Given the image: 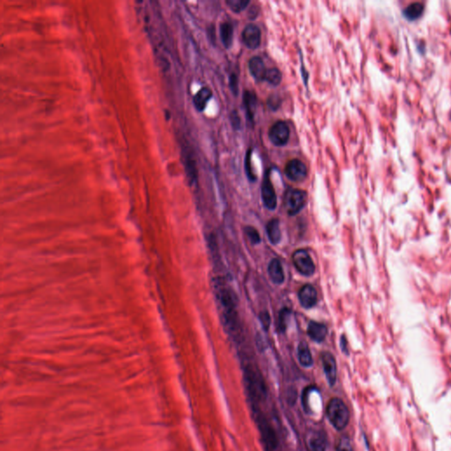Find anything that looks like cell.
<instances>
[{"mask_svg":"<svg viewBox=\"0 0 451 451\" xmlns=\"http://www.w3.org/2000/svg\"><path fill=\"white\" fill-rule=\"evenodd\" d=\"M214 292L219 307L222 309V320L226 327L230 331L234 330L237 318V298L234 290L222 279H218L214 285Z\"/></svg>","mask_w":451,"mask_h":451,"instance_id":"6da1fadb","label":"cell"},{"mask_svg":"<svg viewBox=\"0 0 451 451\" xmlns=\"http://www.w3.org/2000/svg\"><path fill=\"white\" fill-rule=\"evenodd\" d=\"M326 416L329 422L336 430H344L350 421V412L344 401L339 398H333L326 406Z\"/></svg>","mask_w":451,"mask_h":451,"instance_id":"7a4b0ae2","label":"cell"},{"mask_svg":"<svg viewBox=\"0 0 451 451\" xmlns=\"http://www.w3.org/2000/svg\"><path fill=\"white\" fill-rule=\"evenodd\" d=\"M244 381L252 399L261 400L266 397V387L261 374L252 366L244 369Z\"/></svg>","mask_w":451,"mask_h":451,"instance_id":"3957f363","label":"cell"},{"mask_svg":"<svg viewBox=\"0 0 451 451\" xmlns=\"http://www.w3.org/2000/svg\"><path fill=\"white\" fill-rule=\"evenodd\" d=\"M308 194L301 189H289L285 195V207L291 216L299 214L307 204Z\"/></svg>","mask_w":451,"mask_h":451,"instance_id":"277c9868","label":"cell"},{"mask_svg":"<svg viewBox=\"0 0 451 451\" xmlns=\"http://www.w3.org/2000/svg\"><path fill=\"white\" fill-rule=\"evenodd\" d=\"M293 263L300 274L309 277L315 273L316 266L310 255L305 250H297L292 256Z\"/></svg>","mask_w":451,"mask_h":451,"instance_id":"5b68a950","label":"cell"},{"mask_svg":"<svg viewBox=\"0 0 451 451\" xmlns=\"http://www.w3.org/2000/svg\"><path fill=\"white\" fill-rule=\"evenodd\" d=\"M290 131L287 123L282 121L275 123L269 131V139L276 147H283L289 140Z\"/></svg>","mask_w":451,"mask_h":451,"instance_id":"8992f818","label":"cell"},{"mask_svg":"<svg viewBox=\"0 0 451 451\" xmlns=\"http://www.w3.org/2000/svg\"><path fill=\"white\" fill-rule=\"evenodd\" d=\"M285 174L288 179L294 182H301L308 175V170L303 162L295 159L287 163L285 168Z\"/></svg>","mask_w":451,"mask_h":451,"instance_id":"52a82bcc","label":"cell"},{"mask_svg":"<svg viewBox=\"0 0 451 451\" xmlns=\"http://www.w3.org/2000/svg\"><path fill=\"white\" fill-rule=\"evenodd\" d=\"M324 374L331 387L335 385L337 382V362L336 359L330 352H324L321 356Z\"/></svg>","mask_w":451,"mask_h":451,"instance_id":"ba28073f","label":"cell"},{"mask_svg":"<svg viewBox=\"0 0 451 451\" xmlns=\"http://www.w3.org/2000/svg\"><path fill=\"white\" fill-rule=\"evenodd\" d=\"M262 199L263 205L267 209L274 210L277 206V196L274 187L272 185L269 173L267 172L263 178L262 185Z\"/></svg>","mask_w":451,"mask_h":451,"instance_id":"9c48e42d","label":"cell"},{"mask_svg":"<svg viewBox=\"0 0 451 451\" xmlns=\"http://www.w3.org/2000/svg\"><path fill=\"white\" fill-rule=\"evenodd\" d=\"M242 39L249 49L259 48L261 41V31L259 27L255 24L247 25L242 32Z\"/></svg>","mask_w":451,"mask_h":451,"instance_id":"30bf717a","label":"cell"},{"mask_svg":"<svg viewBox=\"0 0 451 451\" xmlns=\"http://www.w3.org/2000/svg\"><path fill=\"white\" fill-rule=\"evenodd\" d=\"M298 297L300 303L304 308H313L316 306L317 302V293L316 288L309 284L304 285L303 287L300 289Z\"/></svg>","mask_w":451,"mask_h":451,"instance_id":"8fae6325","label":"cell"},{"mask_svg":"<svg viewBox=\"0 0 451 451\" xmlns=\"http://www.w3.org/2000/svg\"><path fill=\"white\" fill-rule=\"evenodd\" d=\"M257 423L259 425V430L261 432L263 435V438L265 441V443L272 449H277L278 447V440L276 435H274V432L272 431L271 426L268 424L265 418L263 417H258Z\"/></svg>","mask_w":451,"mask_h":451,"instance_id":"7c38bea8","label":"cell"},{"mask_svg":"<svg viewBox=\"0 0 451 451\" xmlns=\"http://www.w3.org/2000/svg\"><path fill=\"white\" fill-rule=\"evenodd\" d=\"M268 274L272 283L275 285H281L285 281V273L283 267L279 259H273L268 266Z\"/></svg>","mask_w":451,"mask_h":451,"instance_id":"4fadbf2b","label":"cell"},{"mask_svg":"<svg viewBox=\"0 0 451 451\" xmlns=\"http://www.w3.org/2000/svg\"><path fill=\"white\" fill-rule=\"evenodd\" d=\"M308 446L310 451H326V436L322 431H314L308 437Z\"/></svg>","mask_w":451,"mask_h":451,"instance_id":"5bb4252c","label":"cell"},{"mask_svg":"<svg viewBox=\"0 0 451 451\" xmlns=\"http://www.w3.org/2000/svg\"><path fill=\"white\" fill-rule=\"evenodd\" d=\"M327 333H328V329L325 324L317 323L315 321H311L308 324V334L312 340L316 341L317 343H321L325 339Z\"/></svg>","mask_w":451,"mask_h":451,"instance_id":"9a60e30c","label":"cell"},{"mask_svg":"<svg viewBox=\"0 0 451 451\" xmlns=\"http://www.w3.org/2000/svg\"><path fill=\"white\" fill-rule=\"evenodd\" d=\"M249 68L251 75L257 81H263L265 78L267 69L263 59L259 57H254L249 62Z\"/></svg>","mask_w":451,"mask_h":451,"instance_id":"2e32d148","label":"cell"},{"mask_svg":"<svg viewBox=\"0 0 451 451\" xmlns=\"http://www.w3.org/2000/svg\"><path fill=\"white\" fill-rule=\"evenodd\" d=\"M298 360L300 364L304 368H310L314 363L310 349L304 341L301 342L298 345Z\"/></svg>","mask_w":451,"mask_h":451,"instance_id":"e0dca14e","label":"cell"},{"mask_svg":"<svg viewBox=\"0 0 451 451\" xmlns=\"http://www.w3.org/2000/svg\"><path fill=\"white\" fill-rule=\"evenodd\" d=\"M266 232L268 238L272 244H278L281 240V230L279 227V221L278 219H272L266 225Z\"/></svg>","mask_w":451,"mask_h":451,"instance_id":"ac0fdd59","label":"cell"},{"mask_svg":"<svg viewBox=\"0 0 451 451\" xmlns=\"http://www.w3.org/2000/svg\"><path fill=\"white\" fill-rule=\"evenodd\" d=\"M212 96H213V93L207 87H203L202 89L198 91L193 99L195 107L197 108V111H204L206 107V104L209 102L210 99L212 98Z\"/></svg>","mask_w":451,"mask_h":451,"instance_id":"d6986e66","label":"cell"},{"mask_svg":"<svg viewBox=\"0 0 451 451\" xmlns=\"http://www.w3.org/2000/svg\"><path fill=\"white\" fill-rule=\"evenodd\" d=\"M243 103L247 111V115L250 120L254 117L255 111L257 110V97L255 94L250 91H246L243 95Z\"/></svg>","mask_w":451,"mask_h":451,"instance_id":"ffe728a7","label":"cell"},{"mask_svg":"<svg viewBox=\"0 0 451 451\" xmlns=\"http://www.w3.org/2000/svg\"><path fill=\"white\" fill-rule=\"evenodd\" d=\"M233 27L232 25L225 22L221 25V37L223 44L226 49H229L233 42Z\"/></svg>","mask_w":451,"mask_h":451,"instance_id":"44dd1931","label":"cell"},{"mask_svg":"<svg viewBox=\"0 0 451 451\" xmlns=\"http://www.w3.org/2000/svg\"><path fill=\"white\" fill-rule=\"evenodd\" d=\"M423 10V4L418 2H415L406 6V8L404 10V15L410 20H414L421 15Z\"/></svg>","mask_w":451,"mask_h":451,"instance_id":"7402d4cb","label":"cell"},{"mask_svg":"<svg viewBox=\"0 0 451 451\" xmlns=\"http://www.w3.org/2000/svg\"><path fill=\"white\" fill-rule=\"evenodd\" d=\"M281 79H282V74L279 69H277V68L267 69L265 78H264L265 81L272 86H278L279 85V83L281 82Z\"/></svg>","mask_w":451,"mask_h":451,"instance_id":"603a6c76","label":"cell"},{"mask_svg":"<svg viewBox=\"0 0 451 451\" xmlns=\"http://www.w3.org/2000/svg\"><path fill=\"white\" fill-rule=\"evenodd\" d=\"M290 316H291V310L289 308H283L279 312V319H278V330L280 333H283L287 331V324L289 322Z\"/></svg>","mask_w":451,"mask_h":451,"instance_id":"cb8c5ba5","label":"cell"},{"mask_svg":"<svg viewBox=\"0 0 451 451\" xmlns=\"http://www.w3.org/2000/svg\"><path fill=\"white\" fill-rule=\"evenodd\" d=\"M250 4L249 0H227L226 4L233 12H241Z\"/></svg>","mask_w":451,"mask_h":451,"instance_id":"d4e9b609","label":"cell"},{"mask_svg":"<svg viewBox=\"0 0 451 451\" xmlns=\"http://www.w3.org/2000/svg\"><path fill=\"white\" fill-rule=\"evenodd\" d=\"M336 451H353V445L348 436H342L336 445Z\"/></svg>","mask_w":451,"mask_h":451,"instance_id":"484cf974","label":"cell"},{"mask_svg":"<svg viewBox=\"0 0 451 451\" xmlns=\"http://www.w3.org/2000/svg\"><path fill=\"white\" fill-rule=\"evenodd\" d=\"M245 233H246L247 236L250 239V242L252 244H254V245L259 244L260 241H261L259 231L253 226H246L245 227Z\"/></svg>","mask_w":451,"mask_h":451,"instance_id":"4316f807","label":"cell"},{"mask_svg":"<svg viewBox=\"0 0 451 451\" xmlns=\"http://www.w3.org/2000/svg\"><path fill=\"white\" fill-rule=\"evenodd\" d=\"M259 320H260V324L262 325L263 329L267 332L271 326V316H270L269 312L266 310L261 312L259 315Z\"/></svg>","mask_w":451,"mask_h":451,"instance_id":"83f0119b","label":"cell"},{"mask_svg":"<svg viewBox=\"0 0 451 451\" xmlns=\"http://www.w3.org/2000/svg\"><path fill=\"white\" fill-rule=\"evenodd\" d=\"M315 390V387L313 386H308V387H306L305 390H303L302 392V396H301V401H302V406H303L304 410L305 412H308L309 410V406H308V398H309V394L311 391H314Z\"/></svg>","mask_w":451,"mask_h":451,"instance_id":"f1b7e54d","label":"cell"},{"mask_svg":"<svg viewBox=\"0 0 451 451\" xmlns=\"http://www.w3.org/2000/svg\"><path fill=\"white\" fill-rule=\"evenodd\" d=\"M250 159H251V150H250L247 153L246 160H245V162H246L245 163V168H246L247 176L249 177L250 181L255 182V181L257 180V177L255 176L254 172H253V170L251 168Z\"/></svg>","mask_w":451,"mask_h":451,"instance_id":"f546056e","label":"cell"},{"mask_svg":"<svg viewBox=\"0 0 451 451\" xmlns=\"http://www.w3.org/2000/svg\"><path fill=\"white\" fill-rule=\"evenodd\" d=\"M280 98H279V95H272L271 96H270V98L268 99V106L270 109H271L272 111H276L278 110L279 108V105H280Z\"/></svg>","mask_w":451,"mask_h":451,"instance_id":"4dcf8cb0","label":"cell"},{"mask_svg":"<svg viewBox=\"0 0 451 451\" xmlns=\"http://www.w3.org/2000/svg\"><path fill=\"white\" fill-rule=\"evenodd\" d=\"M230 89L233 92L234 95L238 94V78L235 74H232L229 78Z\"/></svg>","mask_w":451,"mask_h":451,"instance_id":"1f68e13d","label":"cell"},{"mask_svg":"<svg viewBox=\"0 0 451 451\" xmlns=\"http://www.w3.org/2000/svg\"><path fill=\"white\" fill-rule=\"evenodd\" d=\"M340 346H341V351L345 354V355H348V347H347V340H346V338L342 335L340 338Z\"/></svg>","mask_w":451,"mask_h":451,"instance_id":"d6a6232c","label":"cell"},{"mask_svg":"<svg viewBox=\"0 0 451 451\" xmlns=\"http://www.w3.org/2000/svg\"><path fill=\"white\" fill-rule=\"evenodd\" d=\"M231 121H232V124L234 125V128H237L238 129V128L240 127V123H241V121H240V118H239V116H238L237 112H234H234L232 113V115H231Z\"/></svg>","mask_w":451,"mask_h":451,"instance_id":"836d02e7","label":"cell"}]
</instances>
